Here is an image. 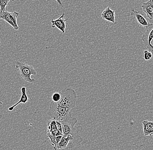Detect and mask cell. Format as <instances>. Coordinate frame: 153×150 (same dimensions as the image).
<instances>
[{
  "label": "cell",
  "instance_id": "1",
  "mask_svg": "<svg viewBox=\"0 0 153 150\" xmlns=\"http://www.w3.org/2000/svg\"><path fill=\"white\" fill-rule=\"evenodd\" d=\"M60 122L63 128V135L65 136L71 135L72 137L74 147L80 145L83 141V139L75 128V125L77 122L76 117H74L71 114L66 119Z\"/></svg>",
  "mask_w": 153,
  "mask_h": 150
},
{
  "label": "cell",
  "instance_id": "2",
  "mask_svg": "<svg viewBox=\"0 0 153 150\" xmlns=\"http://www.w3.org/2000/svg\"><path fill=\"white\" fill-rule=\"evenodd\" d=\"M61 99L57 103L58 106L72 109L75 106L76 99V92L71 88H65L60 92Z\"/></svg>",
  "mask_w": 153,
  "mask_h": 150
},
{
  "label": "cell",
  "instance_id": "3",
  "mask_svg": "<svg viewBox=\"0 0 153 150\" xmlns=\"http://www.w3.org/2000/svg\"><path fill=\"white\" fill-rule=\"evenodd\" d=\"M71 110L69 108L60 106L52 101L50 105L48 114L52 119L61 122L69 117L71 114Z\"/></svg>",
  "mask_w": 153,
  "mask_h": 150
},
{
  "label": "cell",
  "instance_id": "4",
  "mask_svg": "<svg viewBox=\"0 0 153 150\" xmlns=\"http://www.w3.org/2000/svg\"><path fill=\"white\" fill-rule=\"evenodd\" d=\"M16 67L19 69L20 75L24 81L30 83L35 82V80L31 78V75H37V72L33 66L18 61L16 63Z\"/></svg>",
  "mask_w": 153,
  "mask_h": 150
},
{
  "label": "cell",
  "instance_id": "5",
  "mask_svg": "<svg viewBox=\"0 0 153 150\" xmlns=\"http://www.w3.org/2000/svg\"><path fill=\"white\" fill-rule=\"evenodd\" d=\"M19 16V13L16 11L10 12L6 10L2 12L1 19L9 24L15 30H18L19 27L17 23V18Z\"/></svg>",
  "mask_w": 153,
  "mask_h": 150
},
{
  "label": "cell",
  "instance_id": "6",
  "mask_svg": "<svg viewBox=\"0 0 153 150\" xmlns=\"http://www.w3.org/2000/svg\"><path fill=\"white\" fill-rule=\"evenodd\" d=\"M153 40V24H150L146 28V31L142 35L141 40L148 50L153 54V45L152 42Z\"/></svg>",
  "mask_w": 153,
  "mask_h": 150
},
{
  "label": "cell",
  "instance_id": "7",
  "mask_svg": "<svg viewBox=\"0 0 153 150\" xmlns=\"http://www.w3.org/2000/svg\"><path fill=\"white\" fill-rule=\"evenodd\" d=\"M65 13H63L58 18L55 19V20L52 19L51 20L52 28L56 27L59 30H61L63 33H65V32L66 27V22L68 19V18L65 19Z\"/></svg>",
  "mask_w": 153,
  "mask_h": 150
},
{
  "label": "cell",
  "instance_id": "8",
  "mask_svg": "<svg viewBox=\"0 0 153 150\" xmlns=\"http://www.w3.org/2000/svg\"><path fill=\"white\" fill-rule=\"evenodd\" d=\"M73 141V138L71 135H68L66 136L63 135L61 141L57 145V150L65 149L67 148L74 147Z\"/></svg>",
  "mask_w": 153,
  "mask_h": 150
},
{
  "label": "cell",
  "instance_id": "9",
  "mask_svg": "<svg viewBox=\"0 0 153 150\" xmlns=\"http://www.w3.org/2000/svg\"><path fill=\"white\" fill-rule=\"evenodd\" d=\"M48 129L47 134L57 137L63 135V134L57 129L56 125V120L52 119L49 121L47 125Z\"/></svg>",
  "mask_w": 153,
  "mask_h": 150
},
{
  "label": "cell",
  "instance_id": "10",
  "mask_svg": "<svg viewBox=\"0 0 153 150\" xmlns=\"http://www.w3.org/2000/svg\"><path fill=\"white\" fill-rule=\"evenodd\" d=\"M101 15L103 20L112 23H115V12L114 10L111 9L109 7L104 10Z\"/></svg>",
  "mask_w": 153,
  "mask_h": 150
},
{
  "label": "cell",
  "instance_id": "11",
  "mask_svg": "<svg viewBox=\"0 0 153 150\" xmlns=\"http://www.w3.org/2000/svg\"><path fill=\"white\" fill-rule=\"evenodd\" d=\"M143 12L150 20L153 19V0H148L141 6Z\"/></svg>",
  "mask_w": 153,
  "mask_h": 150
},
{
  "label": "cell",
  "instance_id": "12",
  "mask_svg": "<svg viewBox=\"0 0 153 150\" xmlns=\"http://www.w3.org/2000/svg\"><path fill=\"white\" fill-rule=\"evenodd\" d=\"M131 15V16H134V18L137 20L138 23L142 27L147 28L148 26L150 24L149 22L146 20L143 15L140 14L135 10H132Z\"/></svg>",
  "mask_w": 153,
  "mask_h": 150
},
{
  "label": "cell",
  "instance_id": "13",
  "mask_svg": "<svg viewBox=\"0 0 153 150\" xmlns=\"http://www.w3.org/2000/svg\"><path fill=\"white\" fill-rule=\"evenodd\" d=\"M143 125V134L144 136H152L153 135V122L143 120L142 122Z\"/></svg>",
  "mask_w": 153,
  "mask_h": 150
},
{
  "label": "cell",
  "instance_id": "14",
  "mask_svg": "<svg viewBox=\"0 0 153 150\" xmlns=\"http://www.w3.org/2000/svg\"><path fill=\"white\" fill-rule=\"evenodd\" d=\"M21 92H22V95H21L20 100L15 105H13L8 108V110L9 111H12L14 109V108L17 106L19 104H21V103L26 104L29 101L28 97L26 93V88L25 87H23L22 88Z\"/></svg>",
  "mask_w": 153,
  "mask_h": 150
},
{
  "label": "cell",
  "instance_id": "15",
  "mask_svg": "<svg viewBox=\"0 0 153 150\" xmlns=\"http://www.w3.org/2000/svg\"><path fill=\"white\" fill-rule=\"evenodd\" d=\"M14 0H0V6H1V8L2 12L6 11L7 6L9 3V2H14Z\"/></svg>",
  "mask_w": 153,
  "mask_h": 150
},
{
  "label": "cell",
  "instance_id": "16",
  "mask_svg": "<svg viewBox=\"0 0 153 150\" xmlns=\"http://www.w3.org/2000/svg\"><path fill=\"white\" fill-rule=\"evenodd\" d=\"M153 54L151 51L145 50L143 51V58L146 61H149L153 57Z\"/></svg>",
  "mask_w": 153,
  "mask_h": 150
},
{
  "label": "cell",
  "instance_id": "17",
  "mask_svg": "<svg viewBox=\"0 0 153 150\" xmlns=\"http://www.w3.org/2000/svg\"><path fill=\"white\" fill-rule=\"evenodd\" d=\"M61 99V94L60 92H55L53 94L52 101L54 103H57Z\"/></svg>",
  "mask_w": 153,
  "mask_h": 150
},
{
  "label": "cell",
  "instance_id": "18",
  "mask_svg": "<svg viewBox=\"0 0 153 150\" xmlns=\"http://www.w3.org/2000/svg\"><path fill=\"white\" fill-rule=\"evenodd\" d=\"M56 122L57 129L63 134V128H62V123L60 121H56Z\"/></svg>",
  "mask_w": 153,
  "mask_h": 150
},
{
  "label": "cell",
  "instance_id": "19",
  "mask_svg": "<svg viewBox=\"0 0 153 150\" xmlns=\"http://www.w3.org/2000/svg\"><path fill=\"white\" fill-rule=\"evenodd\" d=\"M55 1H57V3H58V4L60 5L61 6H63V4H62V1H61V0H55Z\"/></svg>",
  "mask_w": 153,
  "mask_h": 150
},
{
  "label": "cell",
  "instance_id": "20",
  "mask_svg": "<svg viewBox=\"0 0 153 150\" xmlns=\"http://www.w3.org/2000/svg\"><path fill=\"white\" fill-rule=\"evenodd\" d=\"M2 15V12L1 8V6H0V19H1Z\"/></svg>",
  "mask_w": 153,
  "mask_h": 150
},
{
  "label": "cell",
  "instance_id": "21",
  "mask_svg": "<svg viewBox=\"0 0 153 150\" xmlns=\"http://www.w3.org/2000/svg\"><path fill=\"white\" fill-rule=\"evenodd\" d=\"M1 41H0V45H1Z\"/></svg>",
  "mask_w": 153,
  "mask_h": 150
}]
</instances>
